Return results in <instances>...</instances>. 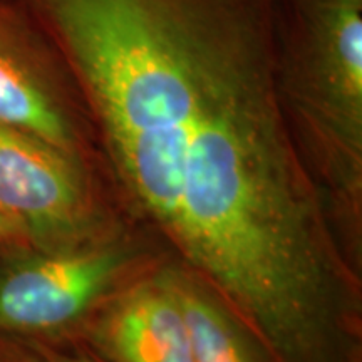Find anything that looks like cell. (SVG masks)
I'll use <instances>...</instances> for the list:
<instances>
[{"label": "cell", "mask_w": 362, "mask_h": 362, "mask_svg": "<svg viewBox=\"0 0 362 362\" xmlns=\"http://www.w3.org/2000/svg\"><path fill=\"white\" fill-rule=\"evenodd\" d=\"M166 272L183 314L194 362H274L264 344L197 275L189 270Z\"/></svg>", "instance_id": "obj_6"}, {"label": "cell", "mask_w": 362, "mask_h": 362, "mask_svg": "<svg viewBox=\"0 0 362 362\" xmlns=\"http://www.w3.org/2000/svg\"><path fill=\"white\" fill-rule=\"evenodd\" d=\"M131 262L115 243L22 250L0 264V337L56 342L86 324Z\"/></svg>", "instance_id": "obj_2"}, {"label": "cell", "mask_w": 362, "mask_h": 362, "mask_svg": "<svg viewBox=\"0 0 362 362\" xmlns=\"http://www.w3.org/2000/svg\"><path fill=\"white\" fill-rule=\"evenodd\" d=\"M0 124L79 160L98 139L66 61L17 0H0Z\"/></svg>", "instance_id": "obj_3"}, {"label": "cell", "mask_w": 362, "mask_h": 362, "mask_svg": "<svg viewBox=\"0 0 362 362\" xmlns=\"http://www.w3.org/2000/svg\"><path fill=\"white\" fill-rule=\"evenodd\" d=\"M275 88L292 141L352 242L362 218V0H277Z\"/></svg>", "instance_id": "obj_1"}, {"label": "cell", "mask_w": 362, "mask_h": 362, "mask_svg": "<svg viewBox=\"0 0 362 362\" xmlns=\"http://www.w3.org/2000/svg\"><path fill=\"white\" fill-rule=\"evenodd\" d=\"M22 250H33V248L29 247V243L22 237L17 226L0 211V257L6 259L12 253Z\"/></svg>", "instance_id": "obj_8"}, {"label": "cell", "mask_w": 362, "mask_h": 362, "mask_svg": "<svg viewBox=\"0 0 362 362\" xmlns=\"http://www.w3.org/2000/svg\"><path fill=\"white\" fill-rule=\"evenodd\" d=\"M0 362H45L33 347H21L13 344H0Z\"/></svg>", "instance_id": "obj_9"}, {"label": "cell", "mask_w": 362, "mask_h": 362, "mask_svg": "<svg viewBox=\"0 0 362 362\" xmlns=\"http://www.w3.org/2000/svg\"><path fill=\"white\" fill-rule=\"evenodd\" d=\"M79 336L99 362H194L166 270L116 293Z\"/></svg>", "instance_id": "obj_5"}, {"label": "cell", "mask_w": 362, "mask_h": 362, "mask_svg": "<svg viewBox=\"0 0 362 362\" xmlns=\"http://www.w3.org/2000/svg\"><path fill=\"white\" fill-rule=\"evenodd\" d=\"M0 211L33 250L89 243L94 206L83 160L0 124Z\"/></svg>", "instance_id": "obj_4"}, {"label": "cell", "mask_w": 362, "mask_h": 362, "mask_svg": "<svg viewBox=\"0 0 362 362\" xmlns=\"http://www.w3.org/2000/svg\"><path fill=\"white\" fill-rule=\"evenodd\" d=\"M29 346L42 357L45 362H99L81 344L62 346V344L29 342Z\"/></svg>", "instance_id": "obj_7"}]
</instances>
